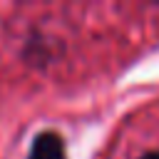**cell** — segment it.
I'll return each instance as SVG.
<instances>
[{
    "instance_id": "cell-1",
    "label": "cell",
    "mask_w": 159,
    "mask_h": 159,
    "mask_svg": "<svg viewBox=\"0 0 159 159\" xmlns=\"http://www.w3.org/2000/svg\"><path fill=\"white\" fill-rule=\"evenodd\" d=\"M27 159H67L65 152V139L57 132H40L27 152Z\"/></svg>"
},
{
    "instance_id": "cell-2",
    "label": "cell",
    "mask_w": 159,
    "mask_h": 159,
    "mask_svg": "<svg viewBox=\"0 0 159 159\" xmlns=\"http://www.w3.org/2000/svg\"><path fill=\"white\" fill-rule=\"evenodd\" d=\"M142 159H159V149H157V152H147V154H142Z\"/></svg>"
}]
</instances>
